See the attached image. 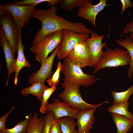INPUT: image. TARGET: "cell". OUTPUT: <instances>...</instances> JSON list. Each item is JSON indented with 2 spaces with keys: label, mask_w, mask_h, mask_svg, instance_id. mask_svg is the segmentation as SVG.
Wrapping results in <instances>:
<instances>
[{
  "label": "cell",
  "mask_w": 133,
  "mask_h": 133,
  "mask_svg": "<svg viewBox=\"0 0 133 133\" xmlns=\"http://www.w3.org/2000/svg\"><path fill=\"white\" fill-rule=\"evenodd\" d=\"M57 9V7L54 6L47 10H35L32 17L40 20L41 27L34 36L33 45L38 43L49 35L64 29L89 34L94 32L93 30L87 27L82 22H71L57 15L56 14Z\"/></svg>",
  "instance_id": "obj_1"
},
{
  "label": "cell",
  "mask_w": 133,
  "mask_h": 133,
  "mask_svg": "<svg viewBox=\"0 0 133 133\" xmlns=\"http://www.w3.org/2000/svg\"><path fill=\"white\" fill-rule=\"evenodd\" d=\"M63 91L59 95V98L72 108L79 111L92 109L101 106L105 101L96 105L89 104L82 99L79 88V85L69 81L64 80L61 84Z\"/></svg>",
  "instance_id": "obj_2"
},
{
  "label": "cell",
  "mask_w": 133,
  "mask_h": 133,
  "mask_svg": "<svg viewBox=\"0 0 133 133\" xmlns=\"http://www.w3.org/2000/svg\"><path fill=\"white\" fill-rule=\"evenodd\" d=\"M105 47V51H103L99 62L93 66V74L105 68L125 66L130 65L131 58L126 50H122L117 48L111 49L107 46Z\"/></svg>",
  "instance_id": "obj_3"
},
{
  "label": "cell",
  "mask_w": 133,
  "mask_h": 133,
  "mask_svg": "<svg viewBox=\"0 0 133 133\" xmlns=\"http://www.w3.org/2000/svg\"><path fill=\"white\" fill-rule=\"evenodd\" d=\"M61 71L64 75V80L69 81L85 87L90 86L98 79L93 73H84L81 68L75 64L67 56L64 59Z\"/></svg>",
  "instance_id": "obj_4"
},
{
  "label": "cell",
  "mask_w": 133,
  "mask_h": 133,
  "mask_svg": "<svg viewBox=\"0 0 133 133\" xmlns=\"http://www.w3.org/2000/svg\"><path fill=\"white\" fill-rule=\"evenodd\" d=\"M63 30H60L49 35L38 43L33 45L30 51L35 54V60L42 66L48 57L49 53L52 51L62 42Z\"/></svg>",
  "instance_id": "obj_5"
},
{
  "label": "cell",
  "mask_w": 133,
  "mask_h": 133,
  "mask_svg": "<svg viewBox=\"0 0 133 133\" xmlns=\"http://www.w3.org/2000/svg\"><path fill=\"white\" fill-rule=\"evenodd\" d=\"M0 25L15 56L16 53L17 52L19 36L22 28L18 26L9 12L1 8Z\"/></svg>",
  "instance_id": "obj_6"
},
{
  "label": "cell",
  "mask_w": 133,
  "mask_h": 133,
  "mask_svg": "<svg viewBox=\"0 0 133 133\" xmlns=\"http://www.w3.org/2000/svg\"><path fill=\"white\" fill-rule=\"evenodd\" d=\"M36 6L31 5H18L8 2L0 5V8L9 12L20 28L27 25L35 9Z\"/></svg>",
  "instance_id": "obj_7"
},
{
  "label": "cell",
  "mask_w": 133,
  "mask_h": 133,
  "mask_svg": "<svg viewBox=\"0 0 133 133\" xmlns=\"http://www.w3.org/2000/svg\"><path fill=\"white\" fill-rule=\"evenodd\" d=\"M89 34L76 32L64 29L63 30V37L60 49L56 56L59 60L64 59L79 43L87 40Z\"/></svg>",
  "instance_id": "obj_8"
},
{
  "label": "cell",
  "mask_w": 133,
  "mask_h": 133,
  "mask_svg": "<svg viewBox=\"0 0 133 133\" xmlns=\"http://www.w3.org/2000/svg\"><path fill=\"white\" fill-rule=\"evenodd\" d=\"M67 57L71 61L81 68L93 66L87 40L77 44Z\"/></svg>",
  "instance_id": "obj_9"
},
{
  "label": "cell",
  "mask_w": 133,
  "mask_h": 133,
  "mask_svg": "<svg viewBox=\"0 0 133 133\" xmlns=\"http://www.w3.org/2000/svg\"><path fill=\"white\" fill-rule=\"evenodd\" d=\"M61 44L58 45L50 56L48 57L40 69L30 76L28 79V84L31 85L38 81L45 83L47 78H51L53 75L52 68L54 58L60 49Z\"/></svg>",
  "instance_id": "obj_10"
},
{
  "label": "cell",
  "mask_w": 133,
  "mask_h": 133,
  "mask_svg": "<svg viewBox=\"0 0 133 133\" xmlns=\"http://www.w3.org/2000/svg\"><path fill=\"white\" fill-rule=\"evenodd\" d=\"M79 111L71 107L65 102H61L59 99L55 98L52 102L48 103L46 105L44 114L52 112L55 119L66 116L76 118Z\"/></svg>",
  "instance_id": "obj_11"
},
{
  "label": "cell",
  "mask_w": 133,
  "mask_h": 133,
  "mask_svg": "<svg viewBox=\"0 0 133 133\" xmlns=\"http://www.w3.org/2000/svg\"><path fill=\"white\" fill-rule=\"evenodd\" d=\"M107 0H100L97 4L94 5L91 3H88L78 8L77 16L88 20L94 28H97L96 22V17L98 13L104 9L106 6Z\"/></svg>",
  "instance_id": "obj_12"
},
{
  "label": "cell",
  "mask_w": 133,
  "mask_h": 133,
  "mask_svg": "<svg viewBox=\"0 0 133 133\" xmlns=\"http://www.w3.org/2000/svg\"><path fill=\"white\" fill-rule=\"evenodd\" d=\"M104 35H99L96 32L91 34L90 38L87 40L90 52L91 62L93 66L99 62L103 51V48L106 46V43H102Z\"/></svg>",
  "instance_id": "obj_13"
},
{
  "label": "cell",
  "mask_w": 133,
  "mask_h": 133,
  "mask_svg": "<svg viewBox=\"0 0 133 133\" xmlns=\"http://www.w3.org/2000/svg\"><path fill=\"white\" fill-rule=\"evenodd\" d=\"M0 45L2 47L5 57L8 73L6 83V85H8L10 76L13 73L15 72L16 59L2 27L0 28Z\"/></svg>",
  "instance_id": "obj_14"
},
{
  "label": "cell",
  "mask_w": 133,
  "mask_h": 133,
  "mask_svg": "<svg viewBox=\"0 0 133 133\" xmlns=\"http://www.w3.org/2000/svg\"><path fill=\"white\" fill-rule=\"evenodd\" d=\"M96 108L79 111L76 118L78 133H91L90 131L93 128L95 118L94 113Z\"/></svg>",
  "instance_id": "obj_15"
},
{
  "label": "cell",
  "mask_w": 133,
  "mask_h": 133,
  "mask_svg": "<svg viewBox=\"0 0 133 133\" xmlns=\"http://www.w3.org/2000/svg\"><path fill=\"white\" fill-rule=\"evenodd\" d=\"M24 47L22 44L21 33L20 34L17 52V58L16 59L15 67V76L14 83L15 85L17 84L19 72L24 67H31L29 62L26 59L24 52Z\"/></svg>",
  "instance_id": "obj_16"
},
{
  "label": "cell",
  "mask_w": 133,
  "mask_h": 133,
  "mask_svg": "<svg viewBox=\"0 0 133 133\" xmlns=\"http://www.w3.org/2000/svg\"><path fill=\"white\" fill-rule=\"evenodd\" d=\"M111 115L116 127L117 133H127L133 127V120L115 113H111Z\"/></svg>",
  "instance_id": "obj_17"
},
{
  "label": "cell",
  "mask_w": 133,
  "mask_h": 133,
  "mask_svg": "<svg viewBox=\"0 0 133 133\" xmlns=\"http://www.w3.org/2000/svg\"><path fill=\"white\" fill-rule=\"evenodd\" d=\"M48 87L45 83L37 81L29 87L22 88L20 91V94L24 96L29 94L33 95L37 97L39 101L41 102L43 92Z\"/></svg>",
  "instance_id": "obj_18"
},
{
  "label": "cell",
  "mask_w": 133,
  "mask_h": 133,
  "mask_svg": "<svg viewBox=\"0 0 133 133\" xmlns=\"http://www.w3.org/2000/svg\"><path fill=\"white\" fill-rule=\"evenodd\" d=\"M115 41L120 46L125 48L129 53L131 58V62L127 72L128 78H131L133 73V42L127 37L125 39L121 38L115 39Z\"/></svg>",
  "instance_id": "obj_19"
},
{
  "label": "cell",
  "mask_w": 133,
  "mask_h": 133,
  "mask_svg": "<svg viewBox=\"0 0 133 133\" xmlns=\"http://www.w3.org/2000/svg\"><path fill=\"white\" fill-rule=\"evenodd\" d=\"M45 124L44 117H38L37 113L35 112L29 121L27 133H41Z\"/></svg>",
  "instance_id": "obj_20"
},
{
  "label": "cell",
  "mask_w": 133,
  "mask_h": 133,
  "mask_svg": "<svg viewBox=\"0 0 133 133\" xmlns=\"http://www.w3.org/2000/svg\"><path fill=\"white\" fill-rule=\"evenodd\" d=\"M129 102L128 101L118 104H113L108 107L107 109L108 112L124 116L133 120V115L129 112L128 108Z\"/></svg>",
  "instance_id": "obj_21"
},
{
  "label": "cell",
  "mask_w": 133,
  "mask_h": 133,
  "mask_svg": "<svg viewBox=\"0 0 133 133\" xmlns=\"http://www.w3.org/2000/svg\"><path fill=\"white\" fill-rule=\"evenodd\" d=\"M31 117V114L29 112L23 120L17 123L13 128L10 129L6 128L0 131V133H27L29 121Z\"/></svg>",
  "instance_id": "obj_22"
},
{
  "label": "cell",
  "mask_w": 133,
  "mask_h": 133,
  "mask_svg": "<svg viewBox=\"0 0 133 133\" xmlns=\"http://www.w3.org/2000/svg\"><path fill=\"white\" fill-rule=\"evenodd\" d=\"M58 119L62 133H78L75 129L77 125L74 118L66 116Z\"/></svg>",
  "instance_id": "obj_23"
},
{
  "label": "cell",
  "mask_w": 133,
  "mask_h": 133,
  "mask_svg": "<svg viewBox=\"0 0 133 133\" xmlns=\"http://www.w3.org/2000/svg\"><path fill=\"white\" fill-rule=\"evenodd\" d=\"M111 93L114 100L113 104H118L127 102L133 93V84L126 91L117 92L112 90Z\"/></svg>",
  "instance_id": "obj_24"
},
{
  "label": "cell",
  "mask_w": 133,
  "mask_h": 133,
  "mask_svg": "<svg viewBox=\"0 0 133 133\" xmlns=\"http://www.w3.org/2000/svg\"><path fill=\"white\" fill-rule=\"evenodd\" d=\"M92 1V0H61L59 7L62 9L69 11L77 7L82 6Z\"/></svg>",
  "instance_id": "obj_25"
},
{
  "label": "cell",
  "mask_w": 133,
  "mask_h": 133,
  "mask_svg": "<svg viewBox=\"0 0 133 133\" xmlns=\"http://www.w3.org/2000/svg\"><path fill=\"white\" fill-rule=\"evenodd\" d=\"M56 86H51L46 89L43 92L42 100L39 108L40 111L41 113L44 114L46 106L48 103V100L51 95L56 90Z\"/></svg>",
  "instance_id": "obj_26"
},
{
  "label": "cell",
  "mask_w": 133,
  "mask_h": 133,
  "mask_svg": "<svg viewBox=\"0 0 133 133\" xmlns=\"http://www.w3.org/2000/svg\"><path fill=\"white\" fill-rule=\"evenodd\" d=\"M62 67V64L61 62H58L57 69L53 74L51 78L48 79L46 81L50 87L57 86L59 83L60 73Z\"/></svg>",
  "instance_id": "obj_27"
},
{
  "label": "cell",
  "mask_w": 133,
  "mask_h": 133,
  "mask_svg": "<svg viewBox=\"0 0 133 133\" xmlns=\"http://www.w3.org/2000/svg\"><path fill=\"white\" fill-rule=\"evenodd\" d=\"M45 124L41 133H49L51 125L55 119L53 113L51 112L47 113L44 117Z\"/></svg>",
  "instance_id": "obj_28"
},
{
  "label": "cell",
  "mask_w": 133,
  "mask_h": 133,
  "mask_svg": "<svg viewBox=\"0 0 133 133\" xmlns=\"http://www.w3.org/2000/svg\"><path fill=\"white\" fill-rule=\"evenodd\" d=\"M49 133H62L59 119H55L52 123Z\"/></svg>",
  "instance_id": "obj_29"
},
{
  "label": "cell",
  "mask_w": 133,
  "mask_h": 133,
  "mask_svg": "<svg viewBox=\"0 0 133 133\" xmlns=\"http://www.w3.org/2000/svg\"><path fill=\"white\" fill-rule=\"evenodd\" d=\"M130 33L129 37L130 40L133 42V21L127 24L123 29L121 35Z\"/></svg>",
  "instance_id": "obj_30"
},
{
  "label": "cell",
  "mask_w": 133,
  "mask_h": 133,
  "mask_svg": "<svg viewBox=\"0 0 133 133\" xmlns=\"http://www.w3.org/2000/svg\"><path fill=\"white\" fill-rule=\"evenodd\" d=\"M15 106H13L9 110L0 118V131L5 130L6 128L5 125L6 120L12 111L15 108Z\"/></svg>",
  "instance_id": "obj_31"
},
{
  "label": "cell",
  "mask_w": 133,
  "mask_h": 133,
  "mask_svg": "<svg viewBox=\"0 0 133 133\" xmlns=\"http://www.w3.org/2000/svg\"><path fill=\"white\" fill-rule=\"evenodd\" d=\"M122 5L121 12V15H122L125 9L129 7H133V3L129 0H120Z\"/></svg>",
  "instance_id": "obj_32"
}]
</instances>
